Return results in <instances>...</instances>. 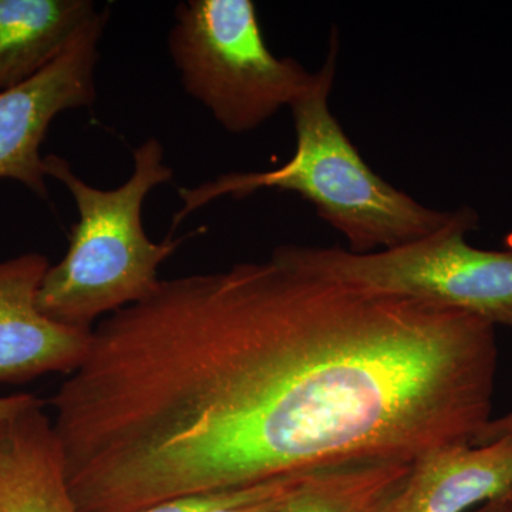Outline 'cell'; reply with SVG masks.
<instances>
[{"instance_id": "6da1fadb", "label": "cell", "mask_w": 512, "mask_h": 512, "mask_svg": "<svg viewBox=\"0 0 512 512\" xmlns=\"http://www.w3.org/2000/svg\"><path fill=\"white\" fill-rule=\"evenodd\" d=\"M495 326L266 261L194 274L158 336L151 402L198 491L362 457L474 444L493 416Z\"/></svg>"}, {"instance_id": "7a4b0ae2", "label": "cell", "mask_w": 512, "mask_h": 512, "mask_svg": "<svg viewBox=\"0 0 512 512\" xmlns=\"http://www.w3.org/2000/svg\"><path fill=\"white\" fill-rule=\"evenodd\" d=\"M338 33L311 92L292 104L295 153L282 167L262 173H231L178 191L183 205L173 229L210 202L231 195L248 197L259 190L295 192L311 202L323 221L338 229L353 254H370L412 244L450 227L468 207L431 210L393 187L363 160L329 109L338 57Z\"/></svg>"}, {"instance_id": "3957f363", "label": "cell", "mask_w": 512, "mask_h": 512, "mask_svg": "<svg viewBox=\"0 0 512 512\" xmlns=\"http://www.w3.org/2000/svg\"><path fill=\"white\" fill-rule=\"evenodd\" d=\"M130 178L113 190H100L77 177L64 158L45 157L47 177L72 194L79 220L70 229L69 249L47 269L37 308L46 318L74 329L93 330L100 316L148 298L161 279L158 269L184 239L163 242L147 237L141 220L147 195L173 180L164 161L163 144L148 138L133 153Z\"/></svg>"}, {"instance_id": "277c9868", "label": "cell", "mask_w": 512, "mask_h": 512, "mask_svg": "<svg viewBox=\"0 0 512 512\" xmlns=\"http://www.w3.org/2000/svg\"><path fill=\"white\" fill-rule=\"evenodd\" d=\"M168 50L185 92L232 134L291 109L319 80V72L269 50L252 0L178 3Z\"/></svg>"}, {"instance_id": "5b68a950", "label": "cell", "mask_w": 512, "mask_h": 512, "mask_svg": "<svg viewBox=\"0 0 512 512\" xmlns=\"http://www.w3.org/2000/svg\"><path fill=\"white\" fill-rule=\"evenodd\" d=\"M480 217L468 207L450 227L403 247L353 254L339 247L285 245L299 265L373 289L476 316L512 330V251L468 244Z\"/></svg>"}, {"instance_id": "8992f818", "label": "cell", "mask_w": 512, "mask_h": 512, "mask_svg": "<svg viewBox=\"0 0 512 512\" xmlns=\"http://www.w3.org/2000/svg\"><path fill=\"white\" fill-rule=\"evenodd\" d=\"M109 9L96 16L69 46L28 82L0 92V180H15L42 200L49 198L40 147L52 121L96 100L99 43Z\"/></svg>"}, {"instance_id": "52a82bcc", "label": "cell", "mask_w": 512, "mask_h": 512, "mask_svg": "<svg viewBox=\"0 0 512 512\" xmlns=\"http://www.w3.org/2000/svg\"><path fill=\"white\" fill-rule=\"evenodd\" d=\"M49 268V259L37 252L0 262V384L69 375L89 349L92 330L64 326L37 308Z\"/></svg>"}, {"instance_id": "ba28073f", "label": "cell", "mask_w": 512, "mask_h": 512, "mask_svg": "<svg viewBox=\"0 0 512 512\" xmlns=\"http://www.w3.org/2000/svg\"><path fill=\"white\" fill-rule=\"evenodd\" d=\"M512 495V439L450 444L413 460L389 512H467Z\"/></svg>"}, {"instance_id": "9c48e42d", "label": "cell", "mask_w": 512, "mask_h": 512, "mask_svg": "<svg viewBox=\"0 0 512 512\" xmlns=\"http://www.w3.org/2000/svg\"><path fill=\"white\" fill-rule=\"evenodd\" d=\"M0 512H79L40 399L0 419Z\"/></svg>"}, {"instance_id": "30bf717a", "label": "cell", "mask_w": 512, "mask_h": 512, "mask_svg": "<svg viewBox=\"0 0 512 512\" xmlns=\"http://www.w3.org/2000/svg\"><path fill=\"white\" fill-rule=\"evenodd\" d=\"M97 13L92 0H0V92L42 72Z\"/></svg>"}, {"instance_id": "8fae6325", "label": "cell", "mask_w": 512, "mask_h": 512, "mask_svg": "<svg viewBox=\"0 0 512 512\" xmlns=\"http://www.w3.org/2000/svg\"><path fill=\"white\" fill-rule=\"evenodd\" d=\"M412 463L362 457L329 464L272 512H389Z\"/></svg>"}, {"instance_id": "7c38bea8", "label": "cell", "mask_w": 512, "mask_h": 512, "mask_svg": "<svg viewBox=\"0 0 512 512\" xmlns=\"http://www.w3.org/2000/svg\"><path fill=\"white\" fill-rule=\"evenodd\" d=\"M322 468V467H320ZM316 470L289 474L256 484L251 493L235 503L224 505L210 512H272L295 494Z\"/></svg>"}, {"instance_id": "4fadbf2b", "label": "cell", "mask_w": 512, "mask_h": 512, "mask_svg": "<svg viewBox=\"0 0 512 512\" xmlns=\"http://www.w3.org/2000/svg\"><path fill=\"white\" fill-rule=\"evenodd\" d=\"M505 437L512 439V409L503 416L493 417L484 430L478 434L474 444L490 443V441L505 439Z\"/></svg>"}, {"instance_id": "5bb4252c", "label": "cell", "mask_w": 512, "mask_h": 512, "mask_svg": "<svg viewBox=\"0 0 512 512\" xmlns=\"http://www.w3.org/2000/svg\"><path fill=\"white\" fill-rule=\"evenodd\" d=\"M36 399L35 394L32 393H16L9 394V396H0V419L8 416V414L15 413L16 410L22 409L26 404L33 402Z\"/></svg>"}, {"instance_id": "9a60e30c", "label": "cell", "mask_w": 512, "mask_h": 512, "mask_svg": "<svg viewBox=\"0 0 512 512\" xmlns=\"http://www.w3.org/2000/svg\"><path fill=\"white\" fill-rule=\"evenodd\" d=\"M480 512H512V495L493 501V503L485 504V508Z\"/></svg>"}]
</instances>
